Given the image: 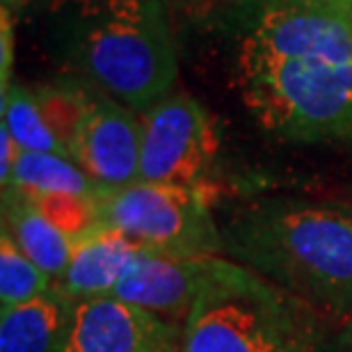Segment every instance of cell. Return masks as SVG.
I'll return each instance as SVG.
<instances>
[{
  "label": "cell",
  "instance_id": "6da1fadb",
  "mask_svg": "<svg viewBox=\"0 0 352 352\" xmlns=\"http://www.w3.org/2000/svg\"><path fill=\"white\" fill-rule=\"evenodd\" d=\"M224 252L316 314H352V208L263 201L222 229Z\"/></svg>",
  "mask_w": 352,
  "mask_h": 352
},
{
  "label": "cell",
  "instance_id": "2e32d148",
  "mask_svg": "<svg viewBox=\"0 0 352 352\" xmlns=\"http://www.w3.org/2000/svg\"><path fill=\"white\" fill-rule=\"evenodd\" d=\"M55 288V279L28 258L16 241L3 229L0 234V305L16 307Z\"/></svg>",
  "mask_w": 352,
  "mask_h": 352
},
{
  "label": "cell",
  "instance_id": "5bb4252c",
  "mask_svg": "<svg viewBox=\"0 0 352 352\" xmlns=\"http://www.w3.org/2000/svg\"><path fill=\"white\" fill-rule=\"evenodd\" d=\"M16 192L32 195H96L98 186L74 163L72 158L58 156V153L23 151L21 149L16 167H14L10 188ZM5 192V190H3Z\"/></svg>",
  "mask_w": 352,
  "mask_h": 352
},
{
  "label": "cell",
  "instance_id": "7402d4cb",
  "mask_svg": "<svg viewBox=\"0 0 352 352\" xmlns=\"http://www.w3.org/2000/svg\"><path fill=\"white\" fill-rule=\"evenodd\" d=\"M309 352H352V339L350 336H336V339L320 341L316 339Z\"/></svg>",
  "mask_w": 352,
  "mask_h": 352
},
{
  "label": "cell",
  "instance_id": "ba28073f",
  "mask_svg": "<svg viewBox=\"0 0 352 352\" xmlns=\"http://www.w3.org/2000/svg\"><path fill=\"white\" fill-rule=\"evenodd\" d=\"M243 55L270 60L352 62V21L295 5H274L261 14Z\"/></svg>",
  "mask_w": 352,
  "mask_h": 352
},
{
  "label": "cell",
  "instance_id": "44dd1931",
  "mask_svg": "<svg viewBox=\"0 0 352 352\" xmlns=\"http://www.w3.org/2000/svg\"><path fill=\"white\" fill-rule=\"evenodd\" d=\"M274 5H295V7H309V10H320L336 14L352 21V0H270Z\"/></svg>",
  "mask_w": 352,
  "mask_h": 352
},
{
  "label": "cell",
  "instance_id": "277c9868",
  "mask_svg": "<svg viewBox=\"0 0 352 352\" xmlns=\"http://www.w3.org/2000/svg\"><path fill=\"white\" fill-rule=\"evenodd\" d=\"M245 101L267 131L295 142L352 140V62L241 55Z\"/></svg>",
  "mask_w": 352,
  "mask_h": 352
},
{
  "label": "cell",
  "instance_id": "9c48e42d",
  "mask_svg": "<svg viewBox=\"0 0 352 352\" xmlns=\"http://www.w3.org/2000/svg\"><path fill=\"white\" fill-rule=\"evenodd\" d=\"M181 336L172 320L101 295L76 302L67 352H160L181 346Z\"/></svg>",
  "mask_w": 352,
  "mask_h": 352
},
{
  "label": "cell",
  "instance_id": "52a82bcc",
  "mask_svg": "<svg viewBox=\"0 0 352 352\" xmlns=\"http://www.w3.org/2000/svg\"><path fill=\"white\" fill-rule=\"evenodd\" d=\"M72 158L101 190H117L140 181L142 119L112 96L91 91Z\"/></svg>",
  "mask_w": 352,
  "mask_h": 352
},
{
  "label": "cell",
  "instance_id": "ffe728a7",
  "mask_svg": "<svg viewBox=\"0 0 352 352\" xmlns=\"http://www.w3.org/2000/svg\"><path fill=\"white\" fill-rule=\"evenodd\" d=\"M19 153H21V146L16 144V140L12 138V133L7 131L5 124H0V181H3V190L10 188Z\"/></svg>",
  "mask_w": 352,
  "mask_h": 352
},
{
  "label": "cell",
  "instance_id": "4fadbf2b",
  "mask_svg": "<svg viewBox=\"0 0 352 352\" xmlns=\"http://www.w3.org/2000/svg\"><path fill=\"white\" fill-rule=\"evenodd\" d=\"M3 229L16 241L23 254L51 274L58 284L72 261V238H67L53 222H48L37 206L16 190L3 192Z\"/></svg>",
  "mask_w": 352,
  "mask_h": 352
},
{
  "label": "cell",
  "instance_id": "9a60e30c",
  "mask_svg": "<svg viewBox=\"0 0 352 352\" xmlns=\"http://www.w3.org/2000/svg\"><path fill=\"white\" fill-rule=\"evenodd\" d=\"M0 96H3V124L21 149L58 153V156L72 158L67 146L55 138L51 126L46 124L34 91L21 85H10V89L3 91Z\"/></svg>",
  "mask_w": 352,
  "mask_h": 352
},
{
  "label": "cell",
  "instance_id": "d4e9b609",
  "mask_svg": "<svg viewBox=\"0 0 352 352\" xmlns=\"http://www.w3.org/2000/svg\"><path fill=\"white\" fill-rule=\"evenodd\" d=\"M160 352H181V346H176V348H170V350H160Z\"/></svg>",
  "mask_w": 352,
  "mask_h": 352
},
{
  "label": "cell",
  "instance_id": "cb8c5ba5",
  "mask_svg": "<svg viewBox=\"0 0 352 352\" xmlns=\"http://www.w3.org/2000/svg\"><path fill=\"white\" fill-rule=\"evenodd\" d=\"M316 339H318V336H316ZM316 339H314V341H316ZM314 341H311V343H314ZM311 343H309V346H305V348H300L298 352H309V348H311Z\"/></svg>",
  "mask_w": 352,
  "mask_h": 352
},
{
  "label": "cell",
  "instance_id": "8992f818",
  "mask_svg": "<svg viewBox=\"0 0 352 352\" xmlns=\"http://www.w3.org/2000/svg\"><path fill=\"white\" fill-rule=\"evenodd\" d=\"M140 181L204 188L217 156V133L199 101L170 91L142 112Z\"/></svg>",
  "mask_w": 352,
  "mask_h": 352
},
{
  "label": "cell",
  "instance_id": "ac0fdd59",
  "mask_svg": "<svg viewBox=\"0 0 352 352\" xmlns=\"http://www.w3.org/2000/svg\"><path fill=\"white\" fill-rule=\"evenodd\" d=\"M25 199L32 201L39 213L48 222H53L67 238H72L74 243L101 227L94 195L53 192V195H32L25 197Z\"/></svg>",
  "mask_w": 352,
  "mask_h": 352
},
{
  "label": "cell",
  "instance_id": "7c38bea8",
  "mask_svg": "<svg viewBox=\"0 0 352 352\" xmlns=\"http://www.w3.org/2000/svg\"><path fill=\"white\" fill-rule=\"evenodd\" d=\"M76 302L55 286L23 305L3 307L0 352H67Z\"/></svg>",
  "mask_w": 352,
  "mask_h": 352
},
{
  "label": "cell",
  "instance_id": "8fae6325",
  "mask_svg": "<svg viewBox=\"0 0 352 352\" xmlns=\"http://www.w3.org/2000/svg\"><path fill=\"white\" fill-rule=\"evenodd\" d=\"M144 252L122 231L98 227L74 243L72 261L55 286L74 300L112 295Z\"/></svg>",
  "mask_w": 352,
  "mask_h": 352
},
{
  "label": "cell",
  "instance_id": "603a6c76",
  "mask_svg": "<svg viewBox=\"0 0 352 352\" xmlns=\"http://www.w3.org/2000/svg\"><path fill=\"white\" fill-rule=\"evenodd\" d=\"M37 3H41V0H3V7L10 12H23L28 7H34Z\"/></svg>",
  "mask_w": 352,
  "mask_h": 352
},
{
  "label": "cell",
  "instance_id": "e0dca14e",
  "mask_svg": "<svg viewBox=\"0 0 352 352\" xmlns=\"http://www.w3.org/2000/svg\"><path fill=\"white\" fill-rule=\"evenodd\" d=\"M34 96H37L39 110L46 124L51 126L55 138L67 146L69 156H72L74 140L87 115L91 91H87L82 85H76V82L62 80L55 82V85L39 87L34 91Z\"/></svg>",
  "mask_w": 352,
  "mask_h": 352
},
{
  "label": "cell",
  "instance_id": "30bf717a",
  "mask_svg": "<svg viewBox=\"0 0 352 352\" xmlns=\"http://www.w3.org/2000/svg\"><path fill=\"white\" fill-rule=\"evenodd\" d=\"M220 256H170L144 252L112 295L165 320H186L199 295L220 267Z\"/></svg>",
  "mask_w": 352,
  "mask_h": 352
},
{
  "label": "cell",
  "instance_id": "d6986e66",
  "mask_svg": "<svg viewBox=\"0 0 352 352\" xmlns=\"http://www.w3.org/2000/svg\"><path fill=\"white\" fill-rule=\"evenodd\" d=\"M10 10L3 7V19H0V91L10 89V76H12V62H14V34H12V21Z\"/></svg>",
  "mask_w": 352,
  "mask_h": 352
},
{
  "label": "cell",
  "instance_id": "7a4b0ae2",
  "mask_svg": "<svg viewBox=\"0 0 352 352\" xmlns=\"http://www.w3.org/2000/svg\"><path fill=\"white\" fill-rule=\"evenodd\" d=\"M80 19L72 58L103 94L138 112L170 94L179 60L160 0H96Z\"/></svg>",
  "mask_w": 352,
  "mask_h": 352
},
{
  "label": "cell",
  "instance_id": "3957f363",
  "mask_svg": "<svg viewBox=\"0 0 352 352\" xmlns=\"http://www.w3.org/2000/svg\"><path fill=\"white\" fill-rule=\"evenodd\" d=\"M307 305L222 258L183 320L181 352H298L316 334Z\"/></svg>",
  "mask_w": 352,
  "mask_h": 352
},
{
  "label": "cell",
  "instance_id": "5b68a950",
  "mask_svg": "<svg viewBox=\"0 0 352 352\" xmlns=\"http://www.w3.org/2000/svg\"><path fill=\"white\" fill-rule=\"evenodd\" d=\"M101 227L122 231L146 252L170 256H217L222 229L210 215L204 188L135 181L94 195Z\"/></svg>",
  "mask_w": 352,
  "mask_h": 352
}]
</instances>
